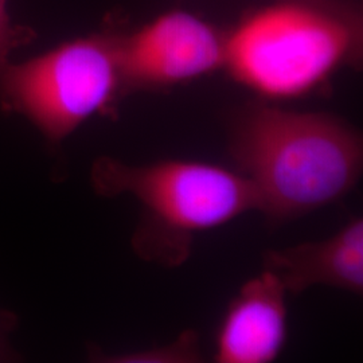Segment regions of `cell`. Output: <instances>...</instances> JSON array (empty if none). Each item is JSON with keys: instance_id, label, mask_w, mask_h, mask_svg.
<instances>
[{"instance_id": "cell-1", "label": "cell", "mask_w": 363, "mask_h": 363, "mask_svg": "<svg viewBox=\"0 0 363 363\" xmlns=\"http://www.w3.org/2000/svg\"><path fill=\"white\" fill-rule=\"evenodd\" d=\"M229 155L253 186L259 213L283 223L350 193L362 175L363 140L327 113L259 106L235 123Z\"/></svg>"}, {"instance_id": "cell-2", "label": "cell", "mask_w": 363, "mask_h": 363, "mask_svg": "<svg viewBox=\"0 0 363 363\" xmlns=\"http://www.w3.org/2000/svg\"><path fill=\"white\" fill-rule=\"evenodd\" d=\"M91 189L104 198L130 195L144 208L132 244L144 259L177 265L187 257L193 234L259 211L247 178L220 166L169 159L130 164L99 156L91 167Z\"/></svg>"}, {"instance_id": "cell-3", "label": "cell", "mask_w": 363, "mask_h": 363, "mask_svg": "<svg viewBox=\"0 0 363 363\" xmlns=\"http://www.w3.org/2000/svg\"><path fill=\"white\" fill-rule=\"evenodd\" d=\"M357 52L358 31L345 18L280 3L250 13L225 35L223 67L262 97L291 100L323 85Z\"/></svg>"}, {"instance_id": "cell-4", "label": "cell", "mask_w": 363, "mask_h": 363, "mask_svg": "<svg viewBox=\"0 0 363 363\" xmlns=\"http://www.w3.org/2000/svg\"><path fill=\"white\" fill-rule=\"evenodd\" d=\"M123 91L115 35L67 40L25 62L0 67V109L25 117L52 145L109 111Z\"/></svg>"}, {"instance_id": "cell-5", "label": "cell", "mask_w": 363, "mask_h": 363, "mask_svg": "<svg viewBox=\"0 0 363 363\" xmlns=\"http://www.w3.org/2000/svg\"><path fill=\"white\" fill-rule=\"evenodd\" d=\"M125 89L164 88L223 67L225 35L184 11L163 13L128 37H118Z\"/></svg>"}, {"instance_id": "cell-6", "label": "cell", "mask_w": 363, "mask_h": 363, "mask_svg": "<svg viewBox=\"0 0 363 363\" xmlns=\"http://www.w3.org/2000/svg\"><path fill=\"white\" fill-rule=\"evenodd\" d=\"M286 288L269 271L264 269L247 280L220 320L214 361L273 362L286 346Z\"/></svg>"}, {"instance_id": "cell-7", "label": "cell", "mask_w": 363, "mask_h": 363, "mask_svg": "<svg viewBox=\"0 0 363 363\" xmlns=\"http://www.w3.org/2000/svg\"><path fill=\"white\" fill-rule=\"evenodd\" d=\"M262 267L273 273L286 294L298 295L311 286H325L363 294V220L355 217L337 233L320 241L271 249Z\"/></svg>"}, {"instance_id": "cell-8", "label": "cell", "mask_w": 363, "mask_h": 363, "mask_svg": "<svg viewBox=\"0 0 363 363\" xmlns=\"http://www.w3.org/2000/svg\"><path fill=\"white\" fill-rule=\"evenodd\" d=\"M91 361L108 363H195L202 362L199 337L195 331L187 330L171 343L144 350L106 354L93 349Z\"/></svg>"}, {"instance_id": "cell-9", "label": "cell", "mask_w": 363, "mask_h": 363, "mask_svg": "<svg viewBox=\"0 0 363 363\" xmlns=\"http://www.w3.org/2000/svg\"><path fill=\"white\" fill-rule=\"evenodd\" d=\"M35 33L28 27L13 25L6 7V0H0V67L6 65L13 50L30 43Z\"/></svg>"}, {"instance_id": "cell-10", "label": "cell", "mask_w": 363, "mask_h": 363, "mask_svg": "<svg viewBox=\"0 0 363 363\" xmlns=\"http://www.w3.org/2000/svg\"><path fill=\"white\" fill-rule=\"evenodd\" d=\"M18 325V315L0 307V362H13L19 359V354L13 350L11 345V337Z\"/></svg>"}]
</instances>
